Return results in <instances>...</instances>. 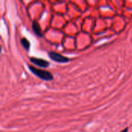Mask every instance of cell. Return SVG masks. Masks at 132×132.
I'll return each instance as SVG.
<instances>
[{"label": "cell", "mask_w": 132, "mask_h": 132, "mask_svg": "<svg viewBox=\"0 0 132 132\" xmlns=\"http://www.w3.org/2000/svg\"><path fill=\"white\" fill-rule=\"evenodd\" d=\"M29 68L33 74H35L36 77H38L39 78H40L43 80H52L53 79L52 73L46 70L36 68L32 66H29Z\"/></svg>", "instance_id": "obj_1"}, {"label": "cell", "mask_w": 132, "mask_h": 132, "mask_svg": "<svg viewBox=\"0 0 132 132\" xmlns=\"http://www.w3.org/2000/svg\"><path fill=\"white\" fill-rule=\"evenodd\" d=\"M49 56L51 60H53L56 62H58V63H67L70 60V59L68 57H66V56H64L58 53H56V52H50Z\"/></svg>", "instance_id": "obj_2"}, {"label": "cell", "mask_w": 132, "mask_h": 132, "mask_svg": "<svg viewBox=\"0 0 132 132\" xmlns=\"http://www.w3.org/2000/svg\"><path fill=\"white\" fill-rule=\"evenodd\" d=\"M30 61L36 64L37 67H42V68H46L50 66V63L49 62H47L46 60H43V59H40V58H36V57H31L30 58Z\"/></svg>", "instance_id": "obj_3"}, {"label": "cell", "mask_w": 132, "mask_h": 132, "mask_svg": "<svg viewBox=\"0 0 132 132\" xmlns=\"http://www.w3.org/2000/svg\"><path fill=\"white\" fill-rule=\"evenodd\" d=\"M32 29L35 32L36 35H37L38 36H42V32H41V28L39 25V23L36 21H33L32 22Z\"/></svg>", "instance_id": "obj_4"}, {"label": "cell", "mask_w": 132, "mask_h": 132, "mask_svg": "<svg viewBox=\"0 0 132 132\" xmlns=\"http://www.w3.org/2000/svg\"><path fill=\"white\" fill-rule=\"evenodd\" d=\"M21 44H22L23 47L25 50H29V48H30V43H29V41L26 38H22L21 39Z\"/></svg>", "instance_id": "obj_5"}, {"label": "cell", "mask_w": 132, "mask_h": 132, "mask_svg": "<svg viewBox=\"0 0 132 132\" xmlns=\"http://www.w3.org/2000/svg\"><path fill=\"white\" fill-rule=\"evenodd\" d=\"M121 132H128V129H127V128H125L124 130H121Z\"/></svg>", "instance_id": "obj_6"}]
</instances>
